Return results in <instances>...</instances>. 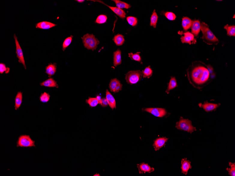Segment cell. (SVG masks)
<instances>
[{
	"label": "cell",
	"mask_w": 235,
	"mask_h": 176,
	"mask_svg": "<svg viewBox=\"0 0 235 176\" xmlns=\"http://www.w3.org/2000/svg\"><path fill=\"white\" fill-rule=\"evenodd\" d=\"M187 74L190 83L198 89H202L212 80L207 65L201 61L192 63L187 69Z\"/></svg>",
	"instance_id": "obj_1"
},
{
	"label": "cell",
	"mask_w": 235,
	"mask_h": 176,
	"mask_svg": "<svg viewBox=\"0 0 235 176\" xmlns=\"http://www.w3.org/2000/svg\"><path fill=\"white\" fill-rule=\"evenodd\" d=\"M201 30L203 34L202 40L206 43L209 45H217L219 43V40L205 22H202L201 23Z\"/></svg>",
	"instance_id": "obj_2"
},
{
	"label": "cell",
	"mask_w": 235,
	"mask_h": 176,
	"mask_svg": "<svg viewBox=\"0 0 235 176\" xmlns=\"http://www.w3.org/2000/svg\"><path fill=\"white\" fill-rule=\"evenodd\" d=\"M82 39L85 47L88 50H96L99 44V40L93 34H86L82 37Z\"/></svg>",
	"instance_id": "obj_3"
},
{
	"label": "cell",
	"mask_w": 235,
	"mask_h": 176,
	"mask_svg": "<svg viewBox=\"0 0 235 176\" xmlns=\"http://www.w3.org/2000/svg\"><path fill=\"white\" fill-rule=\"evenodd\" d=\"M176 128L178 130L186 131L192 133L194 131H197V129L192 125L191 121L188 119H185L181 117L179 121L176 123Z\"/></svg>",
	"instance_id": "obj_4"
},
{
	"label": "cell",
	"mask_w": 235,
	"mask_h": 176,
	"mask_svg": "<svg viewBox=\"0 0 235 176\" xmlns=\"http://www.w3.org/2000/svg\"><path fill=\"white\" fill-rule=\"evenodd\" d=\"M142 73L140 70L131 71L126 73V81L130 85H133L138 82L143 77Z\"/></svg>",
	"instance_id": "obj_5"
},
{
	"label": "cell",
	"mask_w": 235,
	"mask_h": 176,
	"mask_svg": "<svg viewBox=\"0 0 235 176\" xmlns=\"http://www.w3.org/2000/svg\"><path fill=\"white\" fill-rule=\"evenodd\" d=\"M35 141L32 140L28 135H21L18 137L17 142V147H36Z\"/></svg>",
	"instance_id": "obj_6"
},
{
	"label": "cell",
	"mask_w": 235,
	"mask_h": 176,
	"mask_svg": "<svg viewBox=\"0 0 235 176\" xmlns=\"http://www.w3.org/2000/svg\"><path fill=\"white\" fill-rule=\"evenodd\" d=\"M14 38L15 39L16 46V54L17 55V57L18 59V62L20 63H22L23 65L24 68L26 69V66L23 51H22L21 46H20L19 42H18L17 37L15 34H14Z\"/></svg>",
	"instance_id": "obj_7"
},
{
	"label": "cell",
	"mask_w": 235,
	"mask_h": 176,
	"mask_svg": "<svg viewBox=\"0 0 235 176\" xmlns=\"http://www.w3.org/2000/svg\"><path fill=\"white\" fill-rule=\"evenodd\" d=\"M145 111L149 112L157 117L162 118L167 114V112L164 108H147L144 109Z\"/></svg>",
	"instance_id": "obj_8"
},
{
	"label": "cell",
	"mask_w": 235,
	"mask_h": 176,
	"mask_svg": "<svg viewBox=\"0 0 235 176\" xmlns=\"http://www.w3.org/2000/svg\"><path fill=\"white\" fill-rule=\"evenodd\" d=\"M181 42L183 43L189 44L190 45L195 44L197 42L195 36L191 33L187 32L184 33V36L181 38Z\"/></svg>",
	"instance_id": "obj_9"
},
{
	"label": "cell",
	"mask_w": 235,
	"mask_h": 176,
	"mask_svg": "<svg viewBox=\"0 0 235 176\" xmlns=\"http://www.w3.org/2000/svg\"><path fill=\"white\" fill-rule=\"evenodd\" d=\"M220 105V104H214L209 103L207 101L204 102V104L200 103L199 106L207 112H209L215 110Z\"/></svg>",
	"instance_id": "obj_10"
},
{
	"label": "cell",
	"mask_w": 235,
	"mask_h": 176,
	"mask_svg": "<svg viewBox=\"0 0 235 176\" xmlns=\"http://www.w3.org/2000/svg\"><path fill=\"white\" fill-rule=\"evenodd\" d=\"M168 140V139L165 138V137L157 138L154 141V144H153L155 151H158L163 147L164 146Z\"/></svg>",
	"instance_id": "obj_11"
},
{
	"label": "cell",
	"mask_w": 235,
	"mask_h": 176,
	"mask_svg": "<svg viewBox=\"0 0 235 176\" xmlns=\"http://www.w3.org/2000/svg\"><path fill=\"white\" fill-rule=\"evenodd\" d=\"M140 174L150 173L154 171L155 169L150 166L148 164L144 163L137 165Z\"/></svg>",
	"instance_id": "obj_12"
},
{
	"label": "cell",
	"mask_w": 235,
	"mask_h": 176,
	"mask_svg": "<svg viewBox=\"0 0 235 176\" xmlns=\"http://www.w3.org/2000/svg\"><path fill=\"white\" fill-rule=\"evenodd\" d=\"M191 33L197 36L201 31V23L199 20H192L191 26Z\"/></svg>",
	"instance_id": "obj_13"
},
{
	"label": "cell",
	"mask_w": 235,
	"mask_h": 176,
	"mask_svg": "<svg viewBox=\"0 0 235 176\" xmlns=\"http://www.w3.org/2000/svg\"><path fill=\"white\" fill-rule=\"evenodd\" d=\"M97 1L103 3L104 5L107 6V7L110 8V9H111L112 11H113L114 13L116 14L118 16H119L120 18H122V19H125V18L126 13L124 10L119 9V8L117 7H111V6L106 5L105 4L103 3L102 1Z\"/></svg>",
	"instance_id": "obj_14"
},
{
	"label": "cell",
	"mask_w": 235,
	"mask_h": 176,
	"mask_svg": "<svg viewBox=\"0 0 235 176\" xmlns=\"http://www.w3.org/2000/svg\"><path fill=\"white\" fill-rule=\"evenodd\" d=\"M56 24L50 22L43 21L38 22L36 25L37 28L44 30H48L56 26Z\"/></svg>",
	"instance_id": "obj_15"
},
{
	"label": "cell",
	"mask_w": 235,
	"mask_h": 176,
	"mask_svg": "<svg viewBox=\"0 0 235 176\" xmlns=\"http://www.w3.org/2000/svg\"><path fill=\"white\" fill-rule=\"evenodd\" d=\"M40 85L41 86L49 88H59V85L56 81L52 77H50V78L46 79L42 82L41 83Z\"/></svg>",
	"instance_id": "obj_16"
},
{
	"label": "cell",
	"mask_w": 235,
	"mask_h": 176,
	"mask_svg": "<svg viewBox=\"0 0 235 176\" xmlns=\"http://www.w3.org/2000/svg\"><path fill=\"white\" fill-rule=\"evenodd\" d=\"M191 168V162L187 160V158L182 159L181 161L182 172L186 175L189 170Z\"/></svg>",
	"instance_id": "obj_17"
},
{
	"label": "cell",
	"mask_w": 235,
	"mask_h": 176,
	"mask_svg": "<svg viewBox=\"0 0 235 176\" xmlns=\"http://www.w3.org/2000/svg\"><path fill=\"white\" fill-rule=\"evenodd\" d=\"M106 98L107 100L109 105L112 110L116 108V101L113 95L108 90L106 92Z\"/></svg>",
	"instance_id": "obj_18"
},
{
	"label": "cell",
	"mask_w": 235,
	"mask_h": 176,
	"mask_svg": "<svg viewBox=\"0 0 235 176\" xmlns=\"http://www.w3.org/2000/svg\"><path fill=\"white\" fill-rule=\"evenodd\" d=\"M122 62L121 51L119 49L113 53V64L114 66L116 67L121 64Z\"/></svg>",
	"instance_id": "obj_19"
},
{
	"label": "cell",
	"mask_w": 235,
	"mask_h": 176,
	"mask_svg": "<svg viewBox=\"0 0 235 176\" xmlns=\"http://www.w3.org/2000/svg\"><path fill=\"white\" fill-rule=\"evenodd\" d=\"M57 67L56 63H50L46 67L45 73L48 75L49 77L54 75L56 72Z\"/></svg>",
	"instance_id": "obj_20"
},
{
	"label": "cell",
	"mask_w": 235,
	"mask_h": 176,
	"mask_svg": "<svg viewBox=\"0 0 235 176\" xmlns=\"http://www.w3.org/2000/svg\"><path fill=\"white\" fill-rule=\"evenodd\" d=\"M23 93L21 91L18 92L15 98V108L16 110L19 109L22 103Z\"/></svg>",
	"instance_id": "obj_21"
},
{
	"label": "cell",
	"mask_w": 235,
	"mask_h": 176,
	"mask_svg": "<svg viewBox=\"0 0 235 176\" xmlns=\"http://www.w3.org/2000/svg\"><path fill=\"white\" fill-rule=\"evenodd\" d=\"M182 23L184 30L186 31L191 28L192 20L188 17H184L182 18Z\"/></svg>",
	"instance_id": "obj_22"
},
{
	"label": "cell",
	"mask_w": 235,
	"mask_h": 176,
	"mask_svg": "<svg viewBox=\"0 0 235 176\" xmlns=\"http://www.w3.org/2000/svg\"><path fill=\"white\" fill-rule=\"evenodd\" d=\"M177 87L176 79L174 77H172L171 78L168 84V87L166 91V93L167 94L169 93V91Z\"/></svg>",
	"instance_id": "obj_23"
},
{
	"label": "cell",
	"mask_w": 235,
	"mask_h": 176,
	"mask_svg": "<svg viewBox=\"0 0 235 176\" xmlns=\"http://www.w3.org/2000/svg\"><path fill=\"white\" fill-rule=\"evenodd\" d=\"M113 40L116 46H122L124 43L125 38L124 36L121 34H118L114 36Z\"/></svg>",
	"instance_id": "obj_24"
},
{
	"label": "cell",
	"mask_w": 235,
	"mask_h": 176,
	"mask_svg": "<svg viewBox=\"0 0 235 176\" xmlns=\"http://www.w3.org/2000/svg\"><path fill=\"white\" fill-rule=\"evenodd\" d=\"M113 1L116 3V7L119 8L120 9H128L131 7V5H130L129 4L119 1V0H113Z\"/></svg>",
	"instance_id": "obj_25"
},
{
	"label": "cell",
	"mask_w": 235,
	"mask_h": 176,
	"mask_svg": "<svg viewBox=\"0 0 235 176\" xmlns=\"http://www.w3.org/2000/svg\"><path fill=\"white\" fill-rule=\"evenodd\" d=\"M158 16L156 13V10H154L153 11L150 18L151 26H152L154 28H156L157 26V21L158 19Z\"/></svg>",
	"instance_id": "obj_26"
},
{
	"label": "cell",
	"mask_w": 235,
	"mask_h": 176,
	"mask_svg": "<svg viewBox=\"0 0 235 176\" xmlns=\"http://www.w3.org/2000/svg\"><path fill=\"white\" fill-rule=\"evenodd\" d=\"M224 28L227 33V35L230 36H235V26L234 25H230L227 24L224 26Z\"/></svg>",
	"instance_id": "obj_27"
},
{
	"label": "cell",
	"mask_w": 235,
	"mask_h": 176,
	"mask_svg": "<svg viewBox=\"0 0 235 176\" xmlns=\"http://www.w3.org/2000/svg\"><path fill=\"white\" fill-rule=\"evenodd\" d=\"M86 103L89 104L91 108L95 107L99 104V102L97 98L89 97L88 99L86 100Z\"/></svg>",
	"instance_id": "obj_28"
},
{
	"label": "cell",
	"mask_w": 235,
	"mask_h": 176,
	"mask_svg": "<svg viewBox=\"0 0 235 176\" xmlns=\"http://www.w3.org/2000/svg\"><path fill=\"white\" fill-rule=\"evenodd\" d=\"M143 77V78H149L152 76L153 73V71L151 69L150 67L149 66L146 67L142 71Z\"/></svg>",
	"instance_id": "obj_29"
},
{
	"label": "cell",
	"mask_w": 235,
	"mask_h": 176,
	"mask_svg": "<svg viewBox=\"0 0 235 176\" xmlns=\"http://www.w3.org/2000/svg\"><path fill=\"white\" fill-rule=\"evenodd\" d=\"M120 81L116 79H112L110 81L109 84V88L111 91L114 93L116 86L120 82Z\"/></svg>",
	"instance_id": "obj_30"
},
{
	"label": "cell",
	"mask_w": 235,
	"mask_h": 176,
	"mask_svg": "<svg viewBox=\"0 0 235 176\" xmlns=\"http://www.w3.org/2000/svg\"><path fill=\"white\" fill-rule=\"evenodd\" d=\"M50 96L49 93L44 92L43 93L41 94L39 99L41 102L43 103H46L50 101Z\"/></svg>",
	"instance_id": "obj_31"
},
{
	"label": "cell",
	"mask_w": 235,
	"mask_h": 176,
	"mask_svg": "<svg viewBox=\"0 0 235 176\" xmlns=\"http://www.w3.org/2000/svg\"><path fill=\"white\" fill-rule=\"evenodd\" d=\"M73 38V36L71 35L65 40L62 44V50L63 51L66 50V49L71 44L72 42Z\"/></svg>",
	"instance_id": "obj_32"
},
{
	"label": "cell",
	"mask_w": 235,
	"mask_h": 176,
	"mask_svg": "<svg viewBox=\"0 0 235 176\" xmlns=\"http://www.w3.org/2000/svg\"><path fill=\"white\" fill-rule=\"evenodd\" d=\"M140 52H138L134 54L132 53H130L128 54V56L131 60L140 62L141 61L142 59L140 56Z\"/></svg>",
	"instance_id": "obj_33"
},
{
	"label": "cell",
	"mask_w": 235,
	"mask_h": 176,
	"mask_svg": "<svg viewBox=\"0 0 235 176\" xmlns=\"http://www.w3.org/2000/svg\"><path fill=\"white\" fill-rule=\"evenodd\" d=\"M127 21L130 25L133 26H136L138 23V19L135 17L129 16L126 18Z\"/></svg>",
	"instance_id": "obj_34"
},
{
	"label": "cell",
	"mask_w": 235,
	"mask_h": 176,
	"mask_svg": "<svg viewBox=\"0 0 235 176\" xmlns=\"http://www.w3.org/2000/svg\"><path fill=\"white\" fill-rule=\"evenodd\" d=\"M107 17L105 15H100L98 16L95 20V22L99 24H102L105 23L107 21Z\"/></svg>",
	"instance_id": "obj_35"
},
{
	"label": "cell",
	"mask_w": 235,
	"mask_h": 176,
	"mask_svg": "<svg viewBox=\"0 0 235 176\" xmlns=\"http://www.w3.org/2000/svg\"><path fill=\"white\" fill-rule=\"evenodd\" d=\"M229 166L230 168V169L227 168L226 169L229 173V175L230 176H235V163H232L229 162Z\"/></svg>",
	"instance_id": "obj_36"
},
{
	"label": "cell",
	"mask_w": 235,
	"mask_h": 176,
	"mask_svg": "<svg viewBox=\"0 0 235 176\" xmlns=\"http://www.w3.org/2000/svg\"><path fill=\"white\" fill-rule=\"evenodd\" d=\"M164 15L170 20H174L176 18V15L172 12H166L164 13Z\"/></svg>",
	"instance_id": "obj_37"
},
{
	"label": "cell",
	"mask_w": 235,
	"mask_h": 176,
	"mask_svg": "<svg viewBox=\"0 0 235 176\" xmlns=\"http://www.w3.org/2000/svg\"><path fill=\"white\" fill-rule=\"evenodd\" d=\"M10 68L8 67H6V65L3 63L0 64V73L2 74L4 72L6 73H8L9 72Z\"/></svg>",
	"instance_id": "obj_38"
},
{
	"label": "cell",
	"mask_w": 235,
	"mask_h": 176,
	"mask_svg": "<svg viewBox=\"0 0 235 176\" xmlns=\"http://www.w3.org/2000/svg\"><path fill=\"white\" fill-rule=\"evenodd\" d=\"M100 104L103 107H107L109 105L107 100L106 98H104L102 99L101 102H100Z\"/></svg>",
	"instance_id": "obj_39"
},
{
	"label": "cell",
	"mask_w": 235,
	"mask_h": 176,
	"mask_svg": "<svg viewBox=\"0 0 235 176\" xmlns=\"http://www.w3.org/2000/svg\"><path fill=\"white\" fill-rule=\"evenodd\" d=\"M122 85L121 83H120V82L118 84V85H117V86H116L115 91H114V93H117V92H119L120 91H121L122 89Z\"/></svg>",
	"instance_id": "obj_40"
},
{
	"label": "cell",
	"mask_w": 235,
	"mask_h": 176,
	"mask_svg": "<svg viewBox=\"0 0 235 176\" xmlns=\"http://www.w3.org/2000/svg\"><path fill=\"white\" fill-rule=\"evenodd\" d=\"M96 98H97V99L98 100V101H99L100 104V102H101L102 99L101 96L98 95L97 96V97H96Z\"/></svg>",
	"instance_id": "obj_41"
},
{
	"label": "cell",
	"mask_w": 235,
	"mask_h": 176,
	"mask_svg": "<svg viewBox=\"0 0 235 176\" xmlns=\"http://www.w3.org/2000/svg\"><path fill=\"white\" fill-rule=\"evenodd\" d=\"M76 1L78 2L81 3L83 2L84 1H84V0H77Z\"/></svg>",
	"instance_id": "obj_42"
},
{
	"label": "cell",
	"mask_w": 235,
	"mask_h": 176,
	"mask_svg": "<svg viewBox=\"0 0 235 176\" xmlns=\"http://www.w3.org/2000/svg\"><path fill=\"white\" fill-rule=\"evenodd\" d=\"M93 176H101V175H99V174H98L96 173V174H95V175H94Z\"/></svg>",
	"instance_id": "obj_43"
}]
</instances>
